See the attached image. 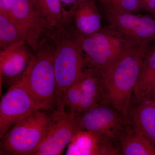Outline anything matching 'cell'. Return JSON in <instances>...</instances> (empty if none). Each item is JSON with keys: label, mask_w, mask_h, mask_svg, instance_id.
I'll return each mask as SVG.
<instances>
[{"label": "cell", "mask_w": 155, "mask_h": 155, "mask_svg": "<svg viewBox=\"0 0 155 155\" xmlns=\"http://www.w3.org/2000/svg\"><path fill=\"white\" fill-rule=\"evenodd\" d=\"M25 40L21 28L11 14L0 12V48Z\"/></svg>", "instance_id": "18"}, {"label": "cell", "mask_w": 155, "mask_h": 155, "mask_svg": "<svg viewBox=\"0 0 155 155\" xmlns=\"http://www.w3.org/2000/svg\"><path fill=\"white\" fill-rule=\"evenodd\" d=\"M79 81L81 102L80 110L77 114L101 104H99L101 100L104 101L101 84L94 69L89 68L85 69L84 74Z\"/></svg>", "instance_id": "14"}, {"label": "cell", "mask_w": 155, "mask_h": 155, "mask_svg": "<svg viewBox=\"0 0 155 155\" xmlns=\"http://www.w3.org/2000/svg\"><path fill=\"white\" fill-rule=\"evenodd\" d=\"M14 0H0V12L11 14Z\"/></svg>", "instance_id": "23"}, {"label": "cell", "mask_w": 155, "mask_h": 155, "mask_svg": "<svg viewBox=\"0 0 155 155\" xmlns=\"http://www.w3.org/2000/svg\"><path fill=\"white\" fill-rule=\"evenodd\" d=\"M139 0H110L106 5L107 8L116 12L131 13L140 11Z\"/></svg>", "instance_id": "21"}, {"label": "cell", "mask_w": 155, "mask_h": 155, "mask_svg": "<svg viewBox=\"0 0 155 155\" xmlns=\"http://www.w3.org/2000/svg\"><path fill=\"white\" fill-rule=\"evenodd\" d=\"M132 46L110 25L83 36L82 41L87 64L97 72L110 67Z\"/></svg>", "instance_id": "5"}, {"label": "cell", "mask_w": 155, "mask_h": 155, "mask_svg": "<svg viewBox=\"0 0 155 155\" xmlns=\"http://www.w3.org/2000/svg\"><path fill=\"white\" fill-rule=\"evenodd\" d=\"M45 37L51 41L54 45L56 101L84 74L87 62L82 49L83 36L75 29L72 21L64 22L60 27L50 29Z\"/></svg>", "instance_id": "2"}, {"label": "cell", "mask_w": 155, "mask_h": 155, "mask_svg": "<svg viewBox=\"0 0 155 155\" xmlns=\"http://www.w3.org/2000/svg\"><path fill=\"white\" fill-rule=\"evenodd\" d=\"M128 119L136 133L155 145V104L149 95L137 102Z\"/></svg>", "instance_id": "12"}, {"label": "cell", "mask_w": 155, "mask_h": 155, "mask_svg": "<svg viewBox=\"0 0 155 155\" xmlns=\"http://www.w3.org/2000/svg\"><path fill=\"white\" fill-rule=\"evenodd\" d=\"M75 114L82 130L112 142L119 140L129 122L128 118L110 105L101 104Z\"/></svg>", "instance_id": "7"}, {"label": "cell", "mask_w": 155, "mask_h": 155, "mask_svg": "<svg viewBox=\"0 0 155 155\" xmlns=\"http://www.w3.org/2000/svg\"><path fill=\"white\" fill-rule=\"evenodd\" d=\"M25 40L10 46L0 52L1 82L9 88L25 75L33 53Z\"/></svg>", "instance_id": "11"}, {"label": "cell", "mask_w": 155, "mask_h": 155, "mask_svg": "<svg viewBox=\"0 0 155 155\" xmlns=\"http://www.w3.org/2000/svg\"><path fill=\"white\" fill-rule=\"evenodd\" d=\"M49 116L41 110L19 119L1 139V154L33 155L44 138Z\"/></svg>", "instance_id": "4"}, {"label": "cell", "mask_w": 155, "mask_h": 155, "mask_svg": "<svg viewBox=\"0 0 155 155\" xmlns=\"http://www.w3.org/2000/svg\"><path fill=\"white\" fill-rule=\"evenodd\" d=\"M39 110L28 92L23 78L9 87L0 102V137L30 111Z\"/></svg>", "instance_id": "10"}, {"label": "cell", "mask_w": 155, "mask_h": 155, "mask_svg": "<svg viewBox=\"0 0 155 155\" xmlns=\"http://www.w3.org/2000/svg\"><path fill=\"white\" fill-rule=\"evenodd\" d=\"M11 15L33 51L37 49L42 39L52 28L38 8L35 0H14Z\"/></svg>", "instance_id": "9"}, {"label": "cell", "mask_w": 155, "mask_h": 155, "mask_svg": "<svg viewBox=\"0 0 155 155\" xmlns=\"http://www.w3.org/2000/svg\"><path fill=\"white\" fill-rule=\"evenodd\" d=\"M152 17H153V18L155 21V11L153 13V14H152Z\"/></svg>", "instance_id": "27"}, {"label": "cell", "mask_w": 155, "mask_h": 155, "mask_svg": "<svg viewBox=\"0 0 155 155\" xmlns=\"http://www.w3.org/2000/svg\"><path fill=\"white\" fill-rule=\"evenodd\" d=\"M101 140L92 133L81 130L68 145V155H102Z\"/></svg>", "instance_id": "17"}, {"label": "cell", "mask_w": 155, "mask_h": 155, "mask_svg": "<svg viewBox=\"0 0 155 155\" xmlns=\"http://www.w3.org/2000/svg\"><path fill=\"white\" fill-rule=\"evenodd\" d=\"M119 141L123 155H155V145L136 133L129 122L122 130Z\"/></svg>", "instance_id": "15"}, {"label": "cell", "mask_w": 155, "mask_h": 155, "mask_svg": "<svg viewBox=\"0 0 155 155\" xmlns=\"http://www.w3.org/2000/svg\"><path fill=\"white\" fill-rule=\"evenodd\" d=\"M154 45L152 44L131 47L110 67L97 72L105 101L127 118L143 62Z\"/></svg>", "instance_id": "1"}, {"label": "cell", "mask_w": 155, "mask_h": 155, "mask_svg": "<svg viewBox=\"0 0 155 155\" xmlns=\"http://www.w3.org/2000/svg\"><path fill=\"white\" fill-rule=\"evenodd\" d=\"M65 107L69 108V112L77 114L80 110L81 102V92L79 81L67 88L60 100Z\"/></svg>", "instance_id": "20"}, {"label": "cell", "mask_w": 155, "mask_h": 155, "mask_svg": "<svg viewBox=\"0 0 155 155\" xmlns=\"http://www.w3.org/2000/svg\"><path fill=\"white\" fill-rule=\"evenodd\" d=\"M60 1H61L62 8H63V12H64L65 9H66V8H67V7H70V9H69V11L68 12V13L69 11L71 9L73 8L77 5L78 3L81 0H60ZM68 13H67V14H68Z\"/></svg>", "instance_id": "24"}, {"label": "cell", "mask_w": 155, "mask_h": 155, "mask_svg": "<svg viewBox=\"0 0 155 155\" xmlns=\"http://www.w3.org/2000/svg\"><path fill=\"white\" fill-rule=\"evenodd\" d=\"M109 25L132 46L155 42V21L153 17L116 12L106 8Z\"/></svg>", "instance_id": "8"}, {"label": "cell", "mask_w": 155, "mask_h": 155, "mask_svg": "<svg viewBox=\"0 0 155 155\" xmlns=\"http://www.w3.org/2000/svg\"><path fill=\"white\" fill-rule=\"evenodd\" d=\"M139 10L152 14L155 11V0H139Z\"/></svg>", "instance_id": "22"}, {"label": "cell", "mask_w": 155, "mask_h": 155, "mask_svg": "<svg viewBox=\"0 0 155 155\" xmlns=\"http://www.w3.org/2000/svg\"><path fill=\"white\" fill-rule=\"evenodd\" d=\"M75 29L84 37L90 36L101 28V16L94 0H81L70 10Z\"/></svg>", "instance_id": "13"}, {"label": "cell", "mask_w": 155, "mask_h": 155, "mask_svg": "<svg viewBox=\"0 0 155 155\" xmlns=\"http://www.w3.org/2000/svg\"><path fill=\"white\" fill-rule=\"evenodd\" d=\"M38 8L52 28L63 24L64 12L60 0H35Z\"/></svg>", "instance_id": "19"}, {"label": "cell", "mask_w": 155, "mask_h": 155, "mask_svg": "<svg viewBox=\"0 0 155 155\" xmlns=\"http://www.w3.org/2000/svg\"><path fill=\"white\" fill-rule=\"evenodd\" d=\"M97 1L106 5H107L108 3L110 2V0H97Z\"/></svg>", "instance_id": "26"}, {"label": "cell", "mask_w": 155, "mask_h": 155, "mask_svg": "<svg viewBox=\"0 0 155 155\" xmlns=\"http://www.w3.org/2000/svg\"><path fill=\"white\" fill-rule=\"evenodd\" d=\"M155 88V45L145 57L134 94L136 102L149 95Z\"/></svg>", "instance_id": "16"}, {"label": "cell", "mask_w": 155, "mask_h": 155, "mask_svg": "<svg viewBox=\"0 0 155 155\" xmlns=\"http://www.w3.org/2000/svg\"><path fill=\"white\" fill-rule=\"evenodd\" d=\"M149 96L155 104V88L153 90V91L151 93Z\"/></svg>", "instance_id": "25"}, {"label": "cell", "mask_w": 155, "mask_h": 155, "mask_svg": "<svg viewBox=\"0 0 155 155\" xmlns=\"http://www.w3.org/2000/svg\"><path fill=\"white\" fill-rule=\"evenodd\" d=\"M56 104L57 110L49 116L46 133L33 155L62 154L72 139L82 130L75 114L67 112L62 102Z\"/></svg>", "instance_id": "6"}, {"label": "cell", "mask_w": 155, "mask_h": 155, "mask_svg": "<svg viewBox=\"0 0 155 155\" xmlns=\"http://www.w3.org/2000/svg\"><path fill=\"white\" fill-rule=\"evenodd\" d=\"M34 51L23 79L38 109L48 110L56 103L57 93L52 42L45 37Z\"/></svg>", "instance_id": "3"}]
</instances>
